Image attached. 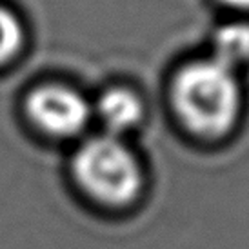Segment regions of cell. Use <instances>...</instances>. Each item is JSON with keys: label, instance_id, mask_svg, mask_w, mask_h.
Here are the masks:
<instances>
[{"label": "cell", "instance_id": "obj_6", "mask_svg": "<svg viewBox=\"0 0 249 249\" xmlns=\"http://www.w3.org/2000/svg\"><path fill=\"white\" fill-rule=\"evenodd\" d=\"M26 42L28 33L20 15L0 2V70L13 64L24 53Z\"/></svg>", "mask_w": 249, "mask_h": 249}, {"label": "cell", "instance_id": "obj_1", "mask_svg": "<svg viewBox=\"0 0 249 249\" xmlns=\"http://www.w3.org/2000/svg\"><path fill=\"white\" fill-rule=\"evenodd\" d=\"M169 106L191 137L206 142L226 139L242 118L240 75L213 55L187 60L171 76Z\"/></svg>", "mask_w": 249, "mask_h": 249}, {"label": "cell", "instance_id": "obj_5", "mask_svg": "<svg viewBox=\"0 0 249 249\" xmlns=\"http://www.w3.org/2000/svg\"><path fill=\"white\" fill-rule=\"evenodd\" d=\"M211 55L226 66L240 71L249 64V20L226 22L216 28L213 35V51Z\"/></svg>", "mask_w": 249, "mask_h": 249}, {"label": "cell", "instance_id": "obj_2", "mask_svg": "<svg viewBox=\"0 0 249 249\" xmlns=\"http://www.w3.org/2000/svg\"><path fill=\"white\" fill-rule=\"evenodd\" d=\"M70 169L78 191L102 208H129L144 195V164L125 139L106 133L86 137L76 145Z\"/></svg>", "mask_w": 249, "mask_h": 249}, {"label": "cell", "instance_id": "obj_7", "mask_svg": "<svg viewBox=\"0 0 249 249\" xmlns=\"http://www.w3.org/2000/svg\"><path fill=\"white\" fill-rule=\"evenodd\" d=\"M222 6L240 15L249 13V0H218Z\"/></svg>", "mask_w": 249, "mask_h": 249}, {"label": "cell", "instance_id": "obj_3", "mask_svg": "<svg viewBox=\"0 0 249 249\" xmlns=\"http://www.w3.org/2000/svg\"><path fill=\"white\" fill-rule=\"evenodd\" d=\"M24 115L42 137L56 142L82 139L93 122V106L82 91L68 82L36 84L24 97Z\"/></svg>", "mask_w": 249, "mask_h": 249}, {"label": "cell", "instance_id": "obj_4", "mask_svg": "<svg viewBox=\"0 0 249 249\" xmlns=\"http://www.w3.org/2000/svg\"><path fill=\"white\" fill-rule=\"evenodd\" d=\"M93 120H97L102 133L125 139L129 133L137 131L145 120V102L142 95L131 86L115 84L107 86L95 100Z\"/></svg>", "mask_w": 249, "mask_h": 249}]
</instances>
